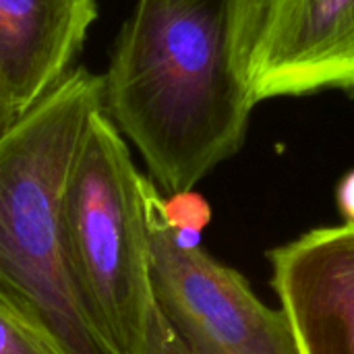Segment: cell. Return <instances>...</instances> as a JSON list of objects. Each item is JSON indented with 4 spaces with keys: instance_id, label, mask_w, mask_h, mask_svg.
Instances as JSON below:
<instances>
[{
    "instance_id": "obj_8",
    "label": "cell",
    "mask_w": 354,
    "mask_h": 354,
    "mask_svg": "<svg viewBox=\"0 0 354 354\" xmlns=\"http://www.w3.org/2000/svg\"><path fill=\"white\" fill-rule=\"evenodd\" d=\"M164 212L174 228L197 232V234H201V230L209 224L212 218L207 201L195 191H185L164 197Z\"/></svg>"
},
{
    "instance_id": "obj_7",
    "label": "cell",
    "mask_w": 354,
    "mask_h": 354,
    "mask_svg": "<svg viewBox=\"0 0 354 354\" xmlns=\"http://www.w3.org/2000/svg\"><path fill=\"white\" fill-rule=\"evenodd\" d=\"M97 19V0H0V91L17 116L50 95Z\"/></svg>"
},
{
    "instance_id": "obj_6",
    "label": "cell",
    "mask_w": 354,
    "mask_h": 354,
    "mask_svg": "<svg viewBox=\"0 0 354 354\" xmlns=\"http://www.w3.org/2000/svg\"><path fill=\"white\" fill-rule=\"evenodd\" d=\"M270 266L297 354H354V226L311 230Z\"/></svg>"
},
{
    "instance_id": "obj_2",
    "label": "cell",
    "mask_w": 354,
    "mask_h": 354,
    "mask_svg": "<svg viewBox=\"0 0 354 354\" xmlns=\"http://www.w3.org/2000/svg\"><path fill=\"white\" fill-rule=\"evenodd\" d=\"M104 77L85 66L0 137V313L58 354H114L89 326L68 278L60 203Z\"/></svg>"
},
{
    "instance_id": "obj_12",
    "label": "cell",
    "mask_w": 354,
    "mask_h": 354,
    "mask_svg": "<svg viewBox=\"0 0 354 354\" xmlns=\"http://www.w3.org/2000/svg\"><path fill=\"white\" fill-rule=\"evenodd\" d=\"M17 114H15V110L10 108V104H8V100L4 97V93L0 91V137L17 122Z\"/></svg>"
},
{
    "instance_id": "obj_10",
    "label": "cell",
    "mask_w": 354,
    "mask_h": 354,
    "mask_svg": "<svg viewBox=\"0 0 354 354\" xmlns=\"http://www.w3.org/2000/svg\"><path fill=\"white\" fill-rule=\"evenodd\" d=\"M145 354H193L189 351V346L180 340V336L174 332V328L168 324L160 307L156 309L151 317Z\"/></svg>"
},
{
    "instance_id": "obj_13",
    "label": "cell",
    "mask_w": 354,
    "mask_h": 354,
    "mask_svg": "<svg viewBox=\"0 0 354 354\" xmlns=\"http://www.w3.org/2000/svg\"><path fill=\"white\" fill-rule=\"evenodd\" d=\"M172 2H197V0H172Z\"/></svg>"
},
{
    "instance_id": "obj_11",
    "label": "cell",
    "mask_w": 354,
    "mask_h": 354,
    "mask_svg": "<svg viewBox=\"0 0 354 354\" xmlns=\"http://www.w3.org/2000/svg\"><path fill=\"white\" fill-rule=\"evenodd\" d=\"M336 199H338V209L344 216L346 224L354 226V170H351L338 185L336 191Z\"/></svg>"
},
{
    "instance_id": "obj_9",
    "label": "cell",
    "mask_w": 354,
    "mask_h": 354,
    "mask_svg": "<svg viewBox=\"0 0 354 354\" xmlns=\"http://www.w3.org/2000/svg\"><path fill=\"white\" fill-rule=\"evenodd\" d=\"M0 354H58L50 344L33 336L29 330L19 326L0 313Z\"/></svg>"
},
{
    "instance_id": "obj_4",
    "label": "cell",
    "mask_w": 354,
    "mask_h": 354,
    "mask_svg": "<svg viewBox=\"0 0 354 354\" xmlns=\"http://www.w3.org/2000/svg\"><path fill=\"white\" fill-rule=\"evenodd\" d=\"M145 218L156 303L191 353L297 354L282 311L266 307L239 272L203 251L201 234L168 222L149 176Z\"/></svg>"
},
{
    "instance_id": "obj_3",
    "label": "cell",
    "mask_w": 354,
    "mask_h": 354,
    "mask_svg": "<svg viewBox=\"0 0 354 354\" xmlns=\"http://www.w3.org/2000/svg\"><path fill=\"white\" fill-rule=\"evenodd\" d=\"M145 183L106 110L91 114L60 203L64 261L79 305L114 354H145L158 309Z\"/></svg>"
},
{
    "instance_id": "obj_5",
    "label": "cell",
    "mask_w": 354,
    "mask_h": 354,
    "mask_svg": "<svg viewBox=\"0 0 354 354\" xmlns=\"http://www.w3.org/2000/svg\"><path fill=\"white\" fill-rule=\"evenodd\" d=\"M230 39L255 104L324 89L354 95V0H230Z\"/></svg>"
},
{
    "instance_id": "obj_1",
    "label": "cell",
    "mask_w": 354,
    "mask_h": 354,
    "mask_svg": "<svg viewBox=\"0 0 354 354\" xmlns=\"http://www.w3.org/2000/svg\"><path fill=\"white\" fill-rule=\"evenodd\" d=\"M255 106L232 58L230 0H137L104 75V110L164 197L234 156Z\"/></svg>"
}]
</instances>
